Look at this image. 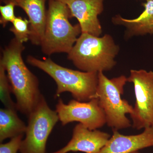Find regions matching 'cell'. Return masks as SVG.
Returning <instances> with one entry per match:
<instances>
[{"label": "cell", "instance_id": "10", "mask_svg": "<svg viewBox=\"0 0 153 153\" xmlns=\"http://www.w3.org/2000/svg\"><path fill=\"white\" fill-rule=\"evenodd\" d=\"M104 0H75L67 5L71 18L77 19L81 33L100 37L102 29L99 15L103 10Z\"/></svg>", "mask_w": 153, "mask_h": 153}, {"label": "cell", "instance_id": "2", "mask_svg": "<svg viewBox=\"0 0 153 153\" xmlns=\"http://www.w3.org/2000/svg\"><path fill=\"white\" fill-rule=\"evenodd\" d=\"M120 48L108 34L97 37L81 33L68 54L67 58L81 71H110L116 64Z\"/></svg>", "mask_w": 153, "mask_h": 153}, {"label": "cell", "instance_id": "16", "mask_svg": "<svg viewBox=\"0 0 153 153\" xmlns=\"http://www.w3.org/2000/svg\"><path fill=\"white\" fill-rule=\"evenodd\" d=\"M10 31L14 34L15 38L22 43L30 41V23L29 20L21 16L16 17L12 23Z\"/></svg>", "mask_w": 153, "mask_h": 153}, {"label": "cell", "instance_id": "12", "mask_svg": "<svg viewBox=\"0 0 153 153\" xmlns=\"http://www.w3.org/2000/svg\"><path fill=\"white\" fill-rule=\"evenodd\" d=\"M47 0H2L5 4L13 3L25 11L30 23V41L32 44L41 46L44 37L47 10Z\"/></svg>", "mask_w": 153, "mask_h": 153}, {"label": "cell", "instance_id": "19", "mask_svg": "<svg viewBox=\"0 0 153 153\" xmlns=\"http://www.w3.org/2000/svg\"><path fill=\"white\" fill-rule=\"evenodd\" d=\"M55 1H58L60 2L67 5L69 3H71V2L75 1V0H55Z\"/></svg>", "mask_w": 153, "mask_h": 153}, {"label": "cell", "instance_id": "7", "mask_svg": "<svg viewBox=\"0 0 153 153\" xmlns=\"http://www.w3.org/2000/svg\"><path fill=\"white\" fill-rule=\"evenodd\" d=\"M127 81L133 84L135 95L133 111L130 114L133 127L153 128V71L132 69Z\"/></svg>", "mask_w": 153, "mask_h": 153}, {"label": "cell", "instance_id": "6", "mask_svg": "<svg viewBox=\"0 0 153 153\" xmlns=\"http://www.w3.org/2000/svg\"><path fill=\"white\" fill-rule=\"evenodd\" d=\"M25 139L20 153H46L47 140L59 120L55 111L49 107L42 94L38 104L28 116Z\"/></svg>", "mask_w": 153, "mask_h": 153}, {"label": "cell", "instance_id": "15", "mask_svg": "<svg viewBox=\"0 0 153 153\" xmlns=\"http://www.w3.org/2000/svg\"><path fill=\"white\" fill-rule=\"evenodd\" d=\"M12 88L4 68L0 65V99L6 108L17 109L16 103L11 97Z\"/></svg>", "mask_w": 153, "mask_h": 153}, {"label": "cell", "instance_id": "8", "mask_svg": "<svg viewBox=\"0 0 153 153\" xmlns=\"http://www.w3.org/2000/svg\"><path fill=\"white\" fill-rule=\"evenodd\" d=\"M55 111L63 126L77 122L91 130H94L106 124L104 111L96 98L87 102L73 99L67 104L60 98L56 104Z\"/></svg>", "mask_w": 153, "mask_h": 153}, {"label": "cell", "instance_id": "3", "mask_svg": "<svg viewBox=\"0 0 153 153\" xmlns=\"http://www.w3.org/2000/svg\"><path fill=\"white\" fill-rule=\"evenodd\" d=\"M27 61L54 79L57 85L55 97L68 92L79 101H88L94 98L98 85V72L73 70L58 65L50 58L41 60L29 55Z\"/></svg>", "mask_w": 153, "mask_h": 153}, {"label": "cell", "instance_id": "20", "mask_svg": "<svg viewBox=\"0 0 153 153\" xmlns=\"http://www.w3.org/2000/svg\"><path fill=\"white\" fill-rule=\"evenodd\" d=\"M131 153H140L138 151H136V152H133Z\"/></svg>", "mask_w": 153, "mask_h": 153}, {"label": "cell", "instance_id": "9", "mask_svg": "<svg viewBox=\"0 0 153 153\" xmlns=\"http://www.w3.org/2000/svg\"><path fill=\"white\" fill-rule=\"evenodd\" d=\"M109 134L98 130H91L81 123L75 126L72 138L63 147L52 153L82 152L97 153L108 141Z\"/></svg>", "mask_w": 153, "mask_h": 153}, {"label": "cell", "instance_id": "11", "mask_svg": "<svg viewBox=\"0 0 153 153\" xmlns=\"http://www.w3.org/2000/svg\"><path fill=\"white\" fill-rule=\"evenodd\" d=\"M105 146L97 153H131L153 146V128L144 129L142 133L125 135L117 130Z\"/></svg>", "mask_w": 153, "mask_h": 153}, {"label": "cell", "instance_id": "18", "mask_svg": "<svg viewBox=\"0 0 153 153\" xmlns=\"http://www.w3.org/2000/svg\"><path fill=\"white\" fill-rule=\"evenodd\" d=\"M24 135L11 139L8 142L0 144V153H17L20 151Z\"/></svg>", "mask_w": 153, "mask_h": 153}, {"label": "cell", "instance_id": "1", "mask_svg": "<svg viewBox=\"0 0 153 153\" xmlns=\"http://www.w3.org/2000/svg\"><path fill=\"white\" fill-rule=\"evenodd\" d=\"M24 43L14 38L2 50L0 65L4 68L16 100L17 109L29 116L36 106L42 94L38 77L30 71L23 60Z\"/></svg>", "mask_w": 153, "mask_h": 153}, {"label": "cell", "instance_id": "4", "mask_svg": "<svg viewBox=\"0 0 153 153\" xmlns=\"http://www.w3.org/2000/svg\"><path fill=\"white\" fill-rule=\"evenodd\" d=\"M70 11L66 4L49 0L46 26L41 46L42 52L50 56L71 51L81 34L79 24L71 25Z\"/></svg>", "mask_w": 153, "mask_h": 153}, {"label": "cell", "instance_id": "14", "mask_svg": "<svg viewBox=\"0 0 153 153\" xmlns=\"http://www.w3.org/2000/svg\"><path fill=\"white\" fill-rule=\"evenodd\" d=\"M17 111L6 108L0 109L1 143L25 134L27 125L18 116Z\"/></svg>", "mask_w": 153, "mask_h": 153}, {"label": "cell", "instance_id": "17", "mask_svg": "<svg viewBox=\"0 0 153 153\" xmlns=\"http://www.w3.org/2000/svg\"><path fill=\"white\" fill-rule=\"evenodd\" d=\"M16 6L12 2H7L4 5L0 6V24L5 27L9 23H12L16 18L15 7Z\"/></svg>", "mask_w": 153, "mask_h": 153}, {"label": "cell", "instance_id": "5", "mask_svg": "<svg viewBox=\"0 0 153 153\" xmlns=\"http://www.w3.org/2000/svg\"><path fill=\"white\" fill-rule=\"evenodd\" d=\"M127 82V77L124 75L109 79L102 71L98 72V85L94 98L98 100L104 111L107 125L113 130L128 128L131 126L126 114H131L134 107L121 97Z\"/></svg>", "mask_w": 153, "mask_h": 153}, {"label": "cell", "instance_id": "13", "mask_svg": "<svg viewBox=\"0 0 153 153\" xmlns=\"http://www.w3.org/2000/svg\"><path fill=\"white\" fill-rule=\"evenodd\" d=\"M143 6L144 10L136 19H126L117 16L114 18V23L126 27L129 36L153 35V0H146Z\"/></svg>", "mask_w": 153, "mask_h": 153}]
</instances>
